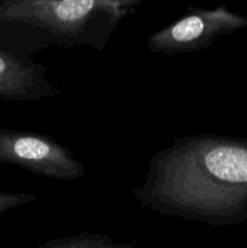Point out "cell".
<instances>
[{"label":"cell","instance_id":"obj_1","mask_svg":"<svg viewBox=\"0 0 247 248\" xmlns=\"http://www.w3.org/2000/svg\"><path fill=\"white\" fill-rule=\"evenodd\" d=\"M142 207L212 227L247 222V138L200 133L153 154L133 189Z\"/></svg>","mask_w":247,"mask_h":248},{"label":"cell","instance_id":"obj_2","mask_svg":"<svg viewBox=\"0 0 247 248\" xmlns=\"http://www.w3.org/2000/svg\"><path fill=\"white\" fill-rule=\"evenodd\" d=\"M143 0H6L0 21L27 26L41 33L44 47H106L121 21Z\"/></svg>","mask_w":247,"mask_h":248},{"label":"cell","instance_id":"obj_3","mask_svg":"<svg viewBox=\"0 0 247 248\" xmlns=\"http://www.w3.org/2000/svg\"><path fill=\"white\" fill-rule=\"evenodd\" d=\"M244 28H247V16L232 12L225 5L212 10L189 6L184 16L148 36L147 45L150 52L166 56L198 52L220 36Z\"/></svg>","mask_w":247,"mask_h":248},{"label":"cell","instance_id":"obj_4","mask_svg":"<svg viewBox=\"0 0 247 248\" xmlns=\"http://www.w3.org/2000/svg\"><path fill=\"white\" fill-rule=\"evenodd\" d=\"M0 164L57 181H77L86 174L85 165L65 145L38 132L0 128Z\"/></svg>","mask_w":247,"mask_h":248},{"label":"cell","instance_id":"obj_5","mask_svg":"<svg viewBox=\"0 0 247 248\" xmlns=\"http://www.w3.org/2000/svg\"><path fill=\"white\" fill-rule=\"evenodd\" d=\"M46 73L44 64L0 47V99L23 102L57 97L61 90Z\"/></svg>","mask_w":247,"mask_h":248},{"label":"cell","instance_id":"obj_6","mask_svg":"<svg viewBox=\"0 0 247 248\" xmlns=\"http://www.w3.org/2000/svg\"><path fill=\"white\" fill-rule=\"evenodd\" d=\"M36 248H135V246L126 242H116L107 235L86 232L50 240Z\"/></svg>","mask_w":247,"mask_h":248},{"label":"cell","instance_id":"obj_7","mask_svg":"<svg viewBox=\"0 0 247 248\" xmlns=\"http://www.w3.org/2000/svg\"><path fill=\"white\" fill-rule=\"evenodd\" d=\"M38 200V195L31 193H7L0 191V216L12 208L28 205Z\"/></svg>","mask_w":247,"mask_h":248}]
</instances>
